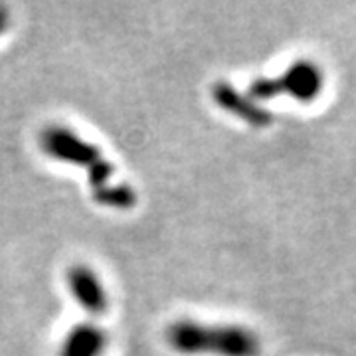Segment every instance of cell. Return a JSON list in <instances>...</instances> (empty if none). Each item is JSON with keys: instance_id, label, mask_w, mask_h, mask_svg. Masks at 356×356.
I'll return each mask as SVG.
<instances>
[{"instance_id": "ba28073f", "label": "cell", "mask_w": 356, "mask_h": 356, "mask_svg": "<svg viewBox=\"0 0 356 356\" xmlns=\"http://www.w3.org/2000/svg\"><path fill=\"white\" fill-rule=\"evenodd\" d=\"M10 26V13L4 4H0V34H4Z\"/></svg>"}, {"instance_id": "52a82bcc", "label": "cell", "mask_w": 356, "mask_h": 356, "mask_svg": "<svg viewBox=\"0 0 356 356\" xmlns=\"http://www.w3.org/2000/svg\"><path fill=\"white\" fill-rule=\"evenodd\" d=\"M93 200L107 208H117V210H129L137 204V192L133 191L129 184H109L103 191L91 194Z\"/></svg>"}, {"instance_id": "7a4b0ae2", "label": "cell", "mask_w": 356, "mask_h": 356, "mask_svg": "<svg viewBox=\"0 0 356 356\" xmlns=\"http://www.w3.org/2000/svg\"><path fill=\"white\" fill-rule=\"evenodd\" d=\"M42 151L54 161L67 163L88 170V182L91 194L103 191L105 186L113 184V165L103 156V153L76 131L65 125H48L40 133Z\"/></svg>"}, {"instance_id": "277c9868", "label": "cell", "mask_w": 356, "mask_h": 356, "mask_svg": "<svg viewBox=\"0 0 356 356\" xmlns=\"http://www.w3.org/2000/svg\"><path fill=\"white\" fill-rule=\"evenodd\" d=\"M67 289L74 295L77 305L81 307L91 317H102L109 309V297L105 291V285L99 275L93 271V267L86 264H74L65 271Z\"/></svg>"}, {"instance_id": "6da1fadb", "label": "cell", "mask_w": 356, "mask_h": 356, "mask_svg": "<svg viewBox=\"0 0 356 356\" xmlns=\"http://www.w3.org/2000/svg\"><path fill=\"white\" fill-rule=\"evenodd\" d=\"M166 343L180 355L259 356L261 344L250 329L238 325H204L191 318L166 329Z\"/></svg>"}, {"instance_id": "5b68a950", "label": "cell", "mask_w": 356, "mask_h": 356, "mask_svg": "<svg viewBox=\"0 0 356 356\" xmlns=\"http://www.w3.org/2000/svg\"><path fill=\"white\" fill-rule=\"evenodd\" d=\"M212 97L224 111L240 117L242 121L254 125V127H267L273 119L267 109L257 105L250 95H243L242 91L229 86L228 81H218L212 88Z\"/></svg>"}, {"instance_id": "8992f818", "label": "cell", "mask_w": 356, "mask_h": 356, "mask_svg": "<svg viewBox=\"0 0 356 356\" xmlns=\"http://www.w3.org/2000/svg\"><path fill=\"white\" fill-rule=\"evenodd\" d=\"M109 334L95 323H77L65 332L58 356H105Z\"/></svg>"}, {"instance_id": "3957f363", "label": "cell", "mask_w": 356, "mask_h": 356, "mask_svg": "<svg viewBox=\"0 0 356 356\" xmlns=\"http://www.w3.org/2000/svg\"><path fill=\"white\" fill-rule=\"evenodd\" d=\"M323 72L315 62L299 60L289 65L281 76L277 77H257L250 83L248 95L254 102L271 99L280 93H289L297 102L309 103L317 99V95L323 89Z\"/></svg>"}]
</instances>
